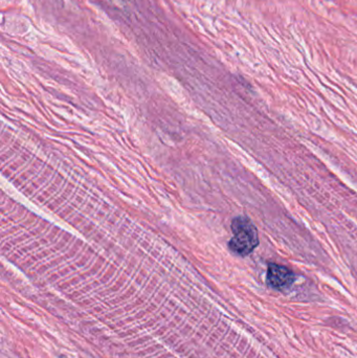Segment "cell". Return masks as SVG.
<instances>
[{
	"mask_svg": "<svg viewBox=\"0 0 357 358\" xmlns=\"http://www.w3.org/2000/svg\"><path fill=\"white\" fill-rule=\"evenodd\" d=\"M296 280V275L282 265L270 263L266 273V283L276 290H284L291 287Z\"/></svg>",
	"mask_w": 357,
	"mask_h": 358,
	"instance_id": "7a4b0ae2",
	"label": "cell"
},
{
	"mask_svg": "<svg viewBox=\"0 0 357 358\" xmlns=\"http://www.w3.org/2000/svg\"><path fill=\"white\" fill-rule=\"evenodd\" d=\"M231 229L233 237L228 242V248L233 254L247 257L259 245L257 227L247 216H238L233 219Z\"/></svg>",
	"mask_w": 357,
	"mask_h": 358,
	"instance_id": "6da1fadb",
	"label": "cell"
}]
</instances>
